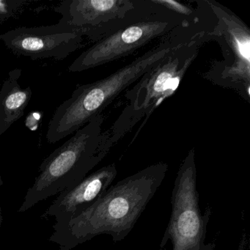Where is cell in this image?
Listing matches in <instances>:
<instances>
[{"mask_svg": "<svg viewBox=\"0 0 250 250\" xmlns=\"http://www.w3.org/2000/svg\"><path fill=\"white\" fill-rule=\"evenodd\" d=\"M167 164L159 162L111 185L90 208L74 219L53 225L49 241L58 250H71L97 235L106 234L114 242L130 233L168 171Z\"/></svg>", "mask_w": 250, "mask_h": 250, "instance_id": "obj_1", "label": "cell"}, {"mask_svg": "<svg viewBox=\"0 0 250 250\" xmlns=\"http://www.w3.org/2000/svg\"><path fill=\"white\" fill-rule=\"evenodd\" d=\"M203 31L199 23L188 21L162 38L148 52L105 78L79 86L70 99L57 108L48 125L46 139L56 143L74 134L95 117L103 113L123 91L160 64L173 49Z\"/></svg>", "mask_w": 250, "mask_h": 250, "instance_id": "obj_2", "label": "cell"}, {"mask_svg": "<svg viewBox=\"0 0 250 250\" xmlns=\"http://www.w3.org/2000/svg\"><path fill=\"white\" fill-rule=\"evenodd\" d=\"M169 9L159 0H139L125 17L107 24L96 42L82 53L68 70L81 72L128 56L180 26L194 20Z\"/></svg>", "mask_w": 250, "mask_h": 250, "instance_id": "obj_3", "label": "cell"}, {"mask_svg": "<svg viewBox=\"0 0 250 250\" xmlns=\"http://www.w3.org/2000/svg\"><path fill=\"white\" fill-rule=\"evenodd\" d=\"M103 113L95 117L42 162L19 213L83 181L106 154L101 147Z\"/></svg>", "mask_w": 250, "mask_h": 250, "instance_id": "obj_4", "label": "cell"}, {"mask_svg": "<svg viewBox=\"0 0 250 250\" xmlns=\"http://www.w3.org/2000/svg\"><path fill=\"white\" fill-rule=\"evenodd\" d=\"M210 27L172 51L157 66L146 73L125 93L128 104L109 128L112 137L122 139L177 90L200 48L210 42Z\"/></svg>", "mask_w": 250, "mask_h": 250, "instance_id": "obj_5", "label": "cell"}, {"mask_svg": "<svg viewBox=\"0 0 250 250\" xmlns=\"http://www.w3.org/2000/svg\"><path fill=\"white\" fill-rule=\"evenodd\" d=\"M212 14L208 35L219 43L224 61H215L203 77L232 89L250 103V29L233 12L213 0H205Z\"/></svg>", "mask_w": 250, "mask_h": 250, "instance_id": "obj_6", "label": "cell"}, {"mask_svg": "<svg viewBox=\"0 0 250 250\" xmlns=\"http://www.w3.org/2000/svg\"><path fill=\"white\" fill-rule=\"evenodd\" d=\"M197 187V168L194 150L191 149L183 160L174 183L171 197L172 212L161 247L167 241L172 250H214L206 244L208 223L211 210L202 213Z\"/></svg>", "mask_w": 250, "mask_h": 250, "instance_id": "obj_7", "label": "cell"}, {"mask_svg": "<svg viewBox=\"0 0 250 250\" xmlns=\"http://www.w3.org/2000/svg\"><path fill=\"white\" fill-rule=\"evenodd\" d=\"M84 35L58 22L55 25L18 27L0 35L8 49L33 60L65 59L83 46Z\"/></svg>", "mask_w": 250, "mask_h": 250, "instance_id": "obj_8", "label": "cell"}, {"mask_svg": "<svg viewBox=\"0 0 250 250\" xmlns=\"http://www.w3.org/2000/svg\"><path fill=\"white\" fill-rule=\"evenodd\" d=\"M139 0H65L55 8L62 16L59 22L82 32L95 43L107 24L125 17Z\"/></svg>", "mask_w": 250, "mask_h": 250, "instance_id": "obj_9", "label": "cell"}, {"mask_svg": "<svg viewBox=\"0 0 250 250\" xmlns=\"http://www.w3.org/2000/svg\"><path fill=\"white\" fill-rule=\"evenodd\" d=\"M118 175L115 164L103 167L83 181L58 194L42 215L43 219L54 217L55 225H62L78 216L94 204L112 185Z\"/></svg>", "mask_w": 250, "mask_h": 250, "instance_id": "obj_10", "label": "cell"}, {"mask_svg": "<svg viewBox=\"0 0 250 250\" xmlns=\"http://www.w3.org/2000/svg\"><path fill=\"white\" fill-rule=\"evenodd\" d=\"M20 68L11 70L0 90V137L24 115L31 99V88H22L19 83Z\"/></svg>", "mask_w": 250, "mask_h": 250, "instance_id": "obj_11", "label": "cell"}, {"mask_svg": "<svg viewBox=\"0 0 250 250\" xmlns=\"http://www.w3.org/2000/svg\"><path fill=\"white\" fill-rule=\"evenodd\" d=\"M25 0H0V24L12 17Z\"/></svg>", "mask_w": 250, "mask_h": 250, "instance_id": "obj_12", "label": "cell"}, {"mask_svg": "<svg viewBox=\"0 0 250 250\" xmlns=\"http://www.w3.org/2000/svg\"><path fill=\"white\" fill-rule=\"evenodd\" d=\"M2 185H3V181H2V176L0 175V187ZM2 220H3V218H2V208L0 207V228H1V225H2Z\"/></svg>", "mask_w": 250, "mask_h": 250, "instance_id": "obj_13", "label": "cell"}]
</instances>
